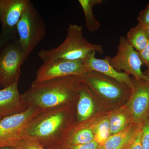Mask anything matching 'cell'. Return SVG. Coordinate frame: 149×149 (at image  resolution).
Returning <instances> with one entry per match:
<instances>
[{
  "label": "cell",
  "instance_id": "6da1fadb",
  "mask_svg": "<svg viewBox=\"0 0 149 149\" xmlns=\"http://www.w3.org/2000/svg\"><path fill=\"white\" fill-rule=\"evenodd\" d=\"M81 82V77L71 75L32 84L22 98L27 106L40 111L61 106L77 98Z\"/></svg>",
  "mask_w": 149,
  "mask_h": 149
},
{
  "label": "cell",
  "instance_id": "7a4b0ae2",
  "mask_svg": "<svg viewBox=\"0 0 149 149\" xmlns=\"http://www.w3.org/2000/svg\"><path fill=\"white\" fill-rule=\"evenodd\" d=\"M69 105L40 111L27 124L23 137L37 141L46 149L58 146L68 133Z\"/></svg>",
  "mask_w": 149,
  "mask_h": 149
},
{
  "label": "cell",
  "instance_id": "3957f363",
  "mask_svg": "<svg viewBox=\"0 0 149 149\" xmlns=\"http://www.w3.org/2000/svg\"><path fill=\"white\" fill-rule=\"evenodd\" d=\"M104 52L102 46L90 43L83 35V27L77 24H70L66 37L58 47L50 49L42 50L38 53L43 64L59 59L67 60H82L90 53Z\"/></svg>",
  "mask_w": 149,
  "mask_h": 149
},
{
  "label": "cell",
  "instance_id": "277c9868",
  "mask_svg": "<svg viewBox=\"0 0 149 149\" xmlns=\"http://www.w3.org/2000/svg\"><path fill=\"white\" fill-rule=\"evenodd\" d=\"M16 32L25 61L46 33L45 21L31 1L19 21Z\"/></svg>",
  "mask_w": 149,
  "mask_h": 149
},
{
  "label": "cell",
  "instance_id": "5b68a950",
  "mask_svg": "<svg viewBox=\"0 0 149 149\" xmlns=\"http://www.w3.org/2000/svg\"><path fill=\"white\" fill-rule=\"evenodd\" d=\"M40 111L29 107L20 113L3 118L0 121V148L15 146L29 121Z\"/></svg>",
  "mask_w": 149,
  "mask_h": 149
},
{
  "label": "cell",
  "instance_id": "8992f818",
  "mask_svg": "<svg viewBox=\"0 0 149 149\" xmlns=\"http://www.w3.org/2000/svg\"><path fill=\"white\" fill-rule=\"evenodd\" d=\"M109 62L118 72L123 70L128 75H133L136 80L149 81L148 76L141 70L143 63L139 52L128 43L126 37H120L117 53L112 58L110 57Z\"/></svg>",
  "mask_w": 149,
  "mask_h": 149
},
{
  "label": "cell",
  "instance_id": "52a82bcc",
  "mask_svg": "<svg viewBox=\"0 0 149 149\" xmlns=\"http://www.w3.org/2000/svg\"><path fill=\"white\" fill-rule=\"evenodd\" d=\"M24 60L18 40L0 51V85L5 88L19 81Z\"/></svg>",
  "mask_w": 149,
  "mask_h": 149
},
{
  "label": "cell",
  "instance_id": "ba28073f",
  "mask_svg": "<svg viewBox=\"0 0 149 149\" xmlns=\"http://www.w3.org/2000/svg\"><path fill=\"white\" fill-rule=\"evenodd\" d=\"M86 73L83 61H71L59 59L42 65L38 70L33 85L48 80L76 75L82 77Z\"/></svg>",
  "mask_w": 149,
  "mask_h": 149
},
{
  "label": "cell",
  "instance_id": "9c48e42d",
  "mask_svg": "<svg viewBox=\"0 0 149 149\" xmlns=\"http://www.w3.org/2000/svg\"><path fill=\"white\" fill-rule=\"evenodd\" d=\"M133 82L127 107L132 123L141 126L149 117V81Z\"/></svg>",
  "mask_w": 149,
  "mask_h": 149
},
{
  "label": "cell",
  "instance_id": "30bf717a",
  "mask_svg": "<svg viewBox=\"0 0 149 149\" xmlns=\"http://www.w3.org/2000/svg\"><path fill=\"white\" fill-rule=\"evenodd\" d=\"M81 80L99 95L107 100H118L131 91L125 85L95 71L85 73L81 77Z\"/></svg>",
  "mask_w": 149,
  "mask_h": 149
},
{
  "label": "cell",
  "instance_id": "8fae6325",
  "mask_svg": "<svg viewBox=\"0 0 149 149\" xmlns=\"http://www.w3.org/2000/svg\"><path fill=\"white\" fill-rule=\"evenodd\" d=\"M30 2L29 0H0L1 34L11 37L17 32V24Z\"/></svg>",
  "mask_w": 149,
  "mask_h": 149
},
{
  "label": "cell",
  "instance_id": "7c38bea8",
  "mask_svg": "<svg viewBox=\"0 0 149 149\" xmlns=\"http://www.w3.org/2000/svg\"><path fill=\"white\" fill-rule=\"evenodd\" d=\"M96 52L90 53L82 60L86 73L95 71L112 78L118 83L132 89L134 86L133 80L130 76L124 72H118L110 63V56H107L103 59L95 57Z\"/></svg>",
  "mask_w": 149,
  "mask_h": 149
},
{
  "label": "cell",
  "instance_id": "4fadbf2b",
  "mask_svg": "<svg viewBox=\"0 0 149 149\" xmlns=\"http://www.w3.org/2000/svg\"><path fill=\"white\" fill-rule=\"evenodd\" d=\"M18 81L0 90V117L3 118L20 113L29 107L22 98Z\"/></svg>",
  "mask_w": 149,
  "mask_h": 149
},
{
  "label": "cell",
  "instance_id": "5bb4252c",
  "mask_svg": "<svg viewBox=\"0 0 149 149\" xmlns=\"http://www.w3.org/2000/svg\"><path fill=\"white\" fill-rule=\"evenodd\" d=\"M141 126L129 125L122 131L110 136L102 146L104 149H124L129 146Z\"/></svg>",
  "mask_w": 149,
  "mask_h": 149
},
{
  "label": "cell",
  "instance_id": "9a60e30c",
  "mask_svg": "<svg viewBox=\"0 0 149 149\" xmlns=\"http://www.w3.org/2000/svg\"><path fill=\"white\" fill-rule=\"evenodd\" d=\"M76 112L77 120L83 122L88 120L93 115L95 105L92 97L89 93L88 86L83 82L80 84L77 98Z\"/></svg>",
  "mask_w": 149,
  "mask_h": 149
},
{
  "label": "cell",
  "instance_id": "2e32d148",
  "mask_svg": "<svg viewBox=\"0 0 149 149\" xmlns=\"http://www.w3.org/2000/svg\"><path fill=\"white\" fill-rule=\"evenodd\" d=\"M102 2V0H78L84 13L85 26L90 32H96L100 27V22L93 14V8L95 6L100 4Z\"/></svg>",
  "mask_w": 149,
  "mask_h": 149
},
{
  "label": "cell",
  "instance_id": "e0dca14e",
  "mask_svg": "<svg viewBox=\"0 0 149 149\" xmlns=\"http://www.w3.org/2000/svg\"><path fill=\"white\" fill-rule=\"evenodd\" d=\"M126 38L128 43L138 52L143 49L149 41L148 35L143 27L139 23L130 28Z\"/></svg>",
  "mask_w": 149,
  "mask_h": 149
},
{
  "label": "cell",
  "instance_id": "ac0fdd59",
  "mask_svg": "<svg viewBox=\"0 0 149 149\" xmlns=\"http://www.w3.org/2000/svg\"><path fill=\"white\" fill-rule=\"evenodd\" d=\"M130 120V116L124 113L118 112L113 115L109 120L111 134L114 135L124 130L129 125Z\"/></svg>",
  "mask_w": 149,
  "mask_h": 149
},
{
  "label": "cell",
  "instance_id": "d6986e66",
  "mask_svg": "<svg viewBox=\"0 0 149 149\" xmlns=\"http://www.w3.org/2000/svg\"><path fill=\"white\" fill-rule=\"evenodd\" d=\"M94 140L102 146L110 136L109 119L105 118L100 121L94 128Z\"/></svg>",
  "mask_w": 149,
  "mask_h": 149
},
{
  "label": "cell",
  "instance_id": "ffe728a7",
  "mask_svg": "<svg viewBox=\"0 0 149 149\" xmlns=\"http://www.w3.org/2000/svg\"><path fill=\"white\" fill-rule=\"evenodd\" d=\"M15 149H47L39 143L23 137L14 147Z\"/></svg>",
  "mask_w": 149,
  "mask_h": 149
},
{
  "label": "cell",
  "instance_id": "44dd1931",
  "mask_svg": "<svg viewBox=\"0 0 149 149\" xmlns=\"http://www.w3.org/2000/svg\"><path fill=\"white\" fill-rule=\"evenodd\" d=\"M142 149H149V117L141 126Z\"/></svg>",
  "mask_w": 149,
  "mask_h": 149
},
{
  "label": "cell",
  "instance_id": "7402d4cb",
  "mask_svg": "<svg viewBox=\"0 0 149 149\" xmlns=\"http://www.w3.org/2000/svg\"><path fill=\"white\" fill-rule=\"evenodd\" d=\"M99 145L95 140L87 143L75 146H63L49 148L50 149H98L100 147Z\"/></svg>",
  "mask_w": 149,
  "mask_h": 149
},
{
  "label": "cell",
  "instance_id": "603a6c76",
  "mask_svg": "<svg viewBox=\"0 0 149 149\" xmlns=\"http://www.w3.org/2000/svg\"><path fill=\"white\" fill-rule=\"evenodd\" d=\"M139 23L145 26L149 25V3L139 13L137 18Z\"/></svg>",
  "mask_w": 149,
  "mask_h": 149
},
{
  "label": "cell",
  "instance_id": "cb8c5ba5",
  "mask_svg": "<svg viewBox=\"0 0 149 149\" xmlns=\"http://www.w3.org/2000/svg\"><path fill=\"white\" fill-rule=\"evenodd\" d=\"M141 136L142 132L141 127L137 131L132 143L127 148V149H142L141 145Z\"/></svg>",
  "mask_w": 149,
  "mask_h": 149
},
{
  "label": "cell",
  "instance_id": "d4e9b609",
  "mask_svg": "<svg viewBox=\"0 0 149 149\" xmlns=\"http://www.w3.org/2000/svg\"><path fill=\"white\" fill-rule=\"evenodd\" d=\"M139 54L143 64H146L148 67L146 72H149V41L146 47L139 52Z\"/></svg>",
  "mask_w": 149,
  "mask_h": 149
},
{
  "label": "cell",
  "instance_id": "484cf974",
  "mask_svg": "<svg viewBox=\"0 0 149 149\" xmlns=\"http://www.w3.org/2000/svg\"><path fill=\"white\" fill-rule=\"evenodd\" d=\"M9 40V38L8 37L4 35H0V48L1 47Z\"/></svg>",
  "mask_w": 149,
  "mask_h": 149
},
{
  "label": "cell",
  "instance_id": "4316f807",
  "mask_svg": "<svg viewBox=\"0 0 149 149\" xmlns=\"http://www.w3.org/2000/svg\"><path fill=\"white\" fill-rule=\"evenodd\" d=\"M142 26H143V25H142ZM143 26V27L144 29H145L146 32L147 34L148 35L149 37V25H147V26Z\"/></svg>",
  "mask_w": 149,
  "mask_h": 149
},
{
  "label": "cell",
  "instance_id": "83f0119b",
  "mask_svg": "<svg viewBox=\"0 0 149 149\" xmlns=\"http://www.w3.org/2000/svg\"><path fill=\"white\" fill-rule=\"evenodd\" d=\"M0 149H15L13 147H4V148H1Z\"/></svg>",
  "mask_w": 149,
  "mask_h": 149
},
{
  "label": "cell",
  "instance_id": "f1b7e54d",
  "mask_svg": "<svg viewBox=\"0 0 149 149\" xmlns=\"http://www.w3.org/2000/svg\"><path fill=\"white\" fill-rule=\"evenodd\" d=\"M98 149H104V148L102 146H100V147H99V148H98Z\"/></svg>",
  "mask_w": 149,
  "mask_h": 149
},
{
  "label": "cell",
  "instance_id": "f546056e",
  "mask_svg": "<svg viewBox=\"0 0 149 149\" xmlns=\"http://www.w3.org/2000/svg\"><path fill=\"white\" fill-rule=\"evenodd\" d=\"M145 74H146V75H148V76L149 78V72H146V73Z\"/></svg>",
  "mask_w": 149,
  "mask_h": 149
},
{
  "label": "cell",
  "instance_id": "4dcf8cb0",
  "mask_svg": "<svg viewBox=\"0 0 149 149\" xmlns=\"http://www.w3.org/2000/svg\"><path fill=\"white\" fill-rule=\"evenodd\" d=\"M3 118L0 117V121H1V120Z\"/></svg>",
  "mask_w": 149,
  "mask_h": 149
},
{
  "label": "cell",
  "instance_id": "1f68e13d",
  "mask_svg": "<svg viewBox=\"0 0 149 149\" xmlns=\"http://www.w3.org/2000/svg\"></svg>",
  "mask_w": 149,
  "mask_h": 149
}]
</instances>
